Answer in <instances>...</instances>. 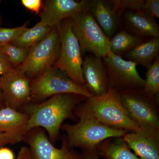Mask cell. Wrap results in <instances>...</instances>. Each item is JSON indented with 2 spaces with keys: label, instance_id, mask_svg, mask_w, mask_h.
I'll use <instances>...</instances> for the list:
<instances>
[{
  "label": "cell",
  "instance_id": "cell-1",
  "mask_svg": "<svg viewBox=\"0 0 159 159\" xmlns=\"http://www.w3.org/2000/svg\"><path fill=\"white\" fill-rule=\"evenodd\" d=\"M87 98L77 94L63 93L54 95L39 103L31 102L23 111L29 116L27 133L36 127L43 128L54 144L59 139L63 122L67 119L74 120L77 118L75 109Z\"/></svg>",
  "mask_w": 159,
  "mask_h": 159
},
{
  "label": "cell",
  "instance_id": "cell-2",
  "mask_svg": "<svg viewBox=\"0 0 159 159\" xmlns=\"http://www.w3.org/2000/svg\"><path fill=\"white\" fill-rule=\"evenodd\" d=\"M74 114L79 121L76 124L64 123L61 129L66 133L67 142L71 148L82 151L95 149L106 139L123 138L128 132L111 128L97 120L84 102L76 107Z\"/></svg>",
  "mask_w": 159,
  "mask_h": 159
},
{
  "label": "cell",
  "instance_id": "cell-3",
  "mask_svg": "<svg viewBox=\"0 0 159 159\" xmlns=\"http://www.w3.org/2000/svg\"><path fill=\"white\" fill-rule=\"evenodd\" d=\"M84 102L97 120L108 127L128 132L140 129L129 116L117 91L109 89L104 95L87 98Z\"/></svg>",
  "mask_w": 159,
  "mask_h": 159
},
{
  "label": "cell",
  "instance_id": "cell-4",
  "mask_svg": "<svg viewBox=\"0 0 159 159\" xmlns=\"http://www.w3.org/2000/svg\"><path fill=\"white\" fill-rule=\"evenodd\" d=\"M31 90L33 103L42 102L54 95L63 93L92 97L84 85L76 83L64 72L54 67L31 81Z\"/></svg>",
  "mask_w": 159,
  "mask_h": 159
},
{
  "label": "cell",
  "instance_id": "cell-5",
  "mask_svg": "<svg viewBox=\"0 0 159 159\" xmlns=\"http://www.w3.org/2000/svg\"><path fill=\"white\" fill-rule=\"evenodd\" d=\"M61 40L57 26L29 49L25 62L16 68L29 79L36 78L54 67L60 51Z\"/></svg>",
  "mask_w": 159,
  "mask_h": 159
},
{
  "label": "cell",
  "instance_id": "cell-6",
  "mask_svg": "<svg viewBox=\"0 0 159 159\" xmlns=\"http://www.w3.org/2000/svg\"><path fill=\"white\" fill-rule=\"evenodd\" d=\"M57 27L60 37V51L54 67L64 72L76 83L84 85L82 52L73 31L70 19L63 20Z\"/></svg>",
  "mask_w": 159,
  "mask_h": 159
},
{
  "label": "cell",
  "instance_id": "cell-7",
  "mask_svg": "<svg viewBox=\"0 0 159 159\" xmlns=\"http://www.w3.org/2000/svg\"><path fill=\"white\" fill-rule=\"evenodd\" d=\"M120 100L130 119L140 128L159 129V100L143 89L119 93Z\"/></svg>",
  "mask_w": 159,
  "mask_h": 159
},
{
  "label": "cell",
  "instance_id": "cell-8",
  "mask_svg": "<svg viewBox=\"0 0 159 159\" xmlns=\"http://www.w3.org/2000/svg\"><path fill=\"white\" fill-rule=\"evenodd\" d=\"M70 19L81 52H89L101 58L107 56L110 51V39L90 11L80 12Z\"/></svg>",
  "mask_w": 159,
  "mask_h": 159
},
{
  "label": "cell",
  "instance_id": "cell-9",
  "mask_svg": "<svg viewBox=\"0 0 159 159\" xmlns=\"http://www.w3.org/2000/svg\"><path fill=\"white\" fill-rule=\"evenodd\" d=\"M102 58L107 72L109 89L119 93L144 88L145 79L139 74L137 63L116 55L110 51Z\"/></svg>",
  "mask_w": 159,
  "mask_h": 159
},
{
  "label": "cell",
  "instance_id": "cell-10",
  "mask_svg": "<svg viewBox=\"0 0 159 159\" xmlns=\"http://www.w3.org/2000/svg\"><path fill=\"white\" fill-rule=\"evenodd\" d=\"M34 159H82V154L68 145L66 137H62L61 148H57L49 140L45 131L36 127L24 137Z\"/></svg>",
  "mask_w": 159,
  "mask_h": 159
},
{
  "label": "cell",
  "instance_id": "cell-11",
  "mask_svg": "<svg viewBox=\"0 0 159 159\" xmlns=\"http://www.w3.org/2000/svg\"><path fill=\"white\" fill-rule=\"evenodd\" d=\"M0 89L6 106L11 108L23 112L31 102V80L17 68L0 76Z\"/></svg>",
  "mask_w": 159,
  "mask_h": 159
},
{
  "label": "cell",
  "instance_id": "cell-12",
  "mask_svg": "<svg viewBox=\"0 0 159 159\" xmlns=\"http://www.w3.org/2000/svg\"><path fill=\"white\" fill-rule=\"evenodd\" d=\"M93 0H48L40 13V21L53 28L63 20L70 19L75 15L87 11Z\"/></svg>",
  "mask_w": 159,
  "mask_h": 159
},
{
  "label": "cell",
  "instance_id": "cell-13",
  "mask_svg": "<svg viewBox=\"0 0 159 159\" xmlns=\"http://www.w3.org/2000/svg\"><path fill=\"white\" fill-rule=\"evenodd\" d=\"M84 86L92 97H100L109 89L108 76L102 58L91 54L83 61Z\"/></svg>",
  "mask_w": 159,
  "mask_h": 159
},
{
  "label": "cell",
  "instance_id": "cell-14",
  "mask_svg": "<svg viewBox=\"0 0 159 159\" xmlns=\"http://www.w3.org/2000/svg\"><path fill=\"white\" fill-rule=\"evenodd\" d=\"M123 138L139 158L159 159V129L140 128Z\"/></svg>",
  "mask_w": 159,
  "mask_h": 159
},
{
  "label": "cell",
  "instance_id": "cell-15",
  "mask_svg": "<svg viewBox=\"0 0 159 159\" xmlns=\"http://www.w3.org/2000/svg\"><path fill=\"white\" fill-rule=\"evenodd\" d=\"M89 11L109 39L119 29L122 11L116 0H93Z\"/></svg>",
  "mask_w": 159,
  "mask_h": 159
},
{
  "label": "cell",
  "instance_id": "cell-16",
  "mask_svg": "<svg viewBox=\"0 0 159 159\" xmlns=\"http://www.w3.org/2000/svg\"><path fill=\"white\" fill-rule=\"evenodd\" d=\"M122 16L131 33L142 38L159 37V27L155 19L141 11H123Z\"/></svg>",
  "mask_w": 159,
  "mask_h": 159
},
{
  "label": "cell",
  "instance_id": "cell-17",
  "mask_svg": "<svg viewBox=\"0 0 159 159\" xmlns=\"http://www.w3.org/2000/svg\"><path fill=\"white\" fill-rule=\"evenodd\" d=\"M29 116L6 106L0 109V132L24 137L27 133Z\"/></svg>",
  "mask_w": 159,
  "mask_h": 159
},
{
  "label": "cell",
  "instance_id": "cell-18",
  "mask_svg": "<svg viewBox=\"0 0 159 159\" xmlns=\"http://www.w3.org/2000/svg\"><path fill=\"white\" fill-rule=\"evenodd\" d=\"M159 37H152L124 54L125 59L148 69L159 56Z\"/></svg>",
  "mask_w": 159,
  "mask_h": 159
},
{
  "label": "cell",
  "instance_id": "cell-19",
  "mask_svg": "<svg viewBox=\"0 0 159 159\" xmlns=\"http://www.w3.org/2000/svg\"><path fill=\"white\" fill-rule=\"evenodd\" d=\"M96 149L99 157L105 159H141L132 152L123 138L106 139Z\"/></svg>",
  "mask_w": 159,
  "mask_h": 159
},
{
  "label": "cell",
  "instance_id": "cell-20",
  "mask_svg": "<svg viewBox=\"0 0 159 159\" xmlns=\"http://www.w3.org/2000/svg\"><path fill=\"white\" fill-rule=\"evenodd\" d=\"M142 42L143 38L122 30L110 39V51L116 55L122 56Z\"/></svg>",
  "mask_w": 159,
  "mask_h": 159
},
{
  "label": "cell",
  "instance_id": "cell-21",
  "mask_svg": "<svg viewBox=\"0 0 159 159\" xmlns=\"http://www.w3.org/2000/svg\"><path fill=\"white\" fill-rule=\"evenodd\" d=\"M52 29V28L39 21L32 28H27L17 39L11 43L19 47L30 49L45 37Z\"/></svg>",
  "mask_w": 159,
  "mask_h": 159
},
{
  "label": "cell",
  "instance_id": "cell-22",
  "mask_svg": "<svg viewBox=\"0 0 159 159\" xmlns=\"http://www.w3.org/2000/svg\"><path fill=\"white\" fill-rule=\"evenodd\" d=\"M143 90L159 100V55L150 67L147 69Z\"/></svg>",
  "mask_w": 159,
  "mask_h": 159
},
{
  "label": "cell",
  "instance_id": "cell-23",
  "mask_svg": "<svg viewBox=\"0 0 159 159\" xmlns=\"http://www.w3.org/2000/svg\"><path fill=\"white\" fill-rule=\"evenodd\" d=\"M0 50L6 55L15 68H16L25 62L29 49L8 43L0 46Z\"/></svg>",
  "mask_w": 159,
  "mask_h": 159
},
{
  "label": "cell",
  "instance_id": "cell-24",
  "mask_svg": "<svg viewBox=\"0 0 159 159\" xmlns=\"http://www.w3.org/2000/svg\"><path fill=\"white\" fill-rule=\"evenodd\" d=\"M27 28V24L13 28L0 27V46L13 43Z\"/></svg>",
  "mask_w": 159,
  "mask_h": 159
},
{
  "label": "cell",
  "instance_id": "cell-25",
  "mask_svg": "<svg viewBox=\"0 0 159 159\" xmlns=\"http://www.w3.org/2000/svg\"><path fill=\"white\" fill-rule=\"evenodd\" d=\"M119 9L122 11H141L143 12L145 0H116Z\"/></svg>",
  "mask_w": 159,
  "mask_h": 159
},
{
  "label": "cell",
  "instance_id": "cell-26",
  "mask_svg": "<svg viewBox=\"0 0 159 159\" xmlns=\"http://www.w3.org/2000/svg\"><path fill=\"white\" fill-rule=\"evenodd\" d=\"M143 13L153 18H159V0H145Z\"/></svg>",
  "mask_w": 159,
  "mask_h": 159
},
{
  "label": "cell",
  "instance_id": "cell-27",
  "mask_svg": "<svg viewBox=\"0 0 159 159\" xmlns=\"http://www.w3.org/2000/svg\"><path fill=\"white\" fill-rule=\"evenodd\" d=\"M24 138L0 132V148L8 144H15L21 142Z\"/></svg>",
  "mask_w": 159,
  "mask_h": 159
},
{
  "label": "cell",
  "instance_id": "cell-28",
  "mask_svg": "<svg viewBox=\"0 0 159 159\" xmlns=\"http://www.w3.org/2000/svg\"><path fill=\"white\" fill-rule=\"evenodd\" d=\"M21 3L29 11L36 14L40 13L43 5L42 1L41 0H21Z\"/></svg>",
  "mask_w": 159,
  "mask_h": 159
},
{
  "label": "cell",
  "instance_id": "cell-29",
  "mask_svg": "<svg viewBox=\"0 0 159 159\" xmlns=\"http://www.w3.org/2000/svg\"><path fill=\"white\" fill-rule=\"evenodd\" d=\"M15 69L6 55L0 50V76Z\"/></svg>",
  "mask_w": 159,
  "mask_h": 159
},
{
  "label": "cell",
  "instance_id": "cell-30",
  "mask_svg": "<svg viewBox=\"0 0 159 159\" xmlns=\"http://www.w3.org/2000/svg\"><path fill=\"white\" fill-rule=\"evenodd\" d=\"M16 159H34L28 147L23 146L20 148Z\"/></svg>",
  "mask_w": 159,
  "mask_h": 159
},
{
  "label": "cell",
  "instance_id": "cell-31",
  "mask_svg": "<svg viewBox=\"0 0 159 159\" xmlns=\"http://www.w3.org/2000/svg\"><path fill=\"white\" fill-rule=\"evenodd\" d=\"M0 159H16L14 152L6 147L0 148Z\"/></svg>",
  "mask_w": 159,
  "mask_h": 159
},
{
  "label": "cell",
  "instance_id": "cell-32",
  "mask_svg": "<svg viewBox=\"0 0 159 159\" xmlns=\"http://www.w3.org/2000/svg\"><path fill=\"white\" fill-rule=\"evenodd\" d=\"M82 159H99L100 157L96 148L82 151Z\"/></svg>",
  "mask_w": 159,
  "mask_h": 159
},
{
  "label": "cell",
  "instance_id": "cell-33",
  "mask_svg": "<svg viewBox=\"0 0 159 159\" xmlns=\"http://www.w3.org/2000/svg\"><path fill=\"white\" fill-rule=\"evenodd\" d=\"M6 106L2 91L0 89V109Z\"/></svg>",
  "mask_w": 159,
  "mask_h": 159
}]
</instances>
